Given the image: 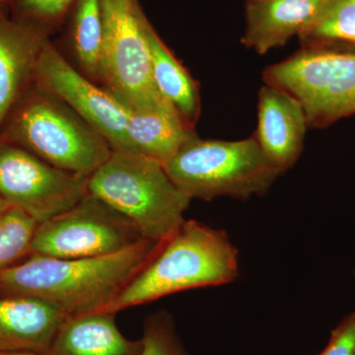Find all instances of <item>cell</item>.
<instances>
[{"label": "cell", "mask_w": 355, "mask_h": 355, "mask_svg": "<svg viewBox=\"0 0 355 355\" xmlns=\"http://www.w3.org/2000/svg\"><path fill=\"white\" fill-rule=\"evenodd\" d=\"M162 243L142 240L120 253L98 258L30 254L0 270V297L38 299L67 316L96 312L125 289Z\"/></svg>", "instance_id": "cell-1"}, {"label": "cell", "mask_w": 355, "mask_h": 355, "mask_svg": "<svg viewBox=\"0 0 355 355\" xmlns=\"http://www.w3.org/2000/svg\"><path fill=\"white\" fill-rule=\"evenodd\" d=\"M238 252L225 231L186 220L112 302L96 312L116 313L178 292L237 279Z\"/></svg>", "instance_id": "cell-2"}, {"label": "cell", "mask_w": 355, "mask_h": 355, "mask_svg": "<svg viewBox=\"0 0 355 355\" xmlns=\"http://www.w3.org/2000/svg\"><path fill=\"white\" fill-rule=\"evenodd\" d=\"M87 191L153 242L165 241L179 228L191 202L173 183L162 163L125 151H112L87 178Z\"/></svg>", "instance_id": "cell-3"}, {"label": "cell", "mask_w": 355, "mask_h": 355, "mask_svg": "<svg viewBox=\"0 0 355 355\" xmlns=\"http://www.w3.org/2000/svg\"><path fill=\"white\" fill-rule=\"evenodd\" d=\"M187 197L246 200L268 191L282 173L268 160L254 135L238 141L188 140L164 165Z\"/></svg>", "instance_id": "cell-4"}, {"label": "cell", "mask_w": 355, "mask_h": 355, "mask_svg": "<svg viewBox=\"0 0 355 355\" xmlns=\"http://www.w3.org/2000/svg\"><path fill=\"white\" fill-rule=\"evenodd\" d=\"M102 12L101 81L106 90L125 109L173 107L154 84L146 36L149 20L139 0H102Z\"/></svg>", "instance_id": "cell-5"}, {"label": "cell", "mask_w": 355, "mask_h": 355, "mask_svg": "<svg viewBox=\"0 0 355 355\" xmlns=\"http://www.w3.org/2000/svg\"><path fill=\"white\" fill-rule=\"evenodd\" d=\"M11 137L49 164L85 178L113 151L97 130L43 89L18 114Z\"/></svg>", "instance_id": "cell-6"}, {"label": "cell", "mask_w": 355, "mask_h": 355, "mask_svg": "<svg viewBox=\"0 0 355 355\" xmlns=\"http://www.w3.org/2000/svg\"><path fill=\"white\" fill-rule=\"evenodd\" d=\"M304 109L308 127L324 128L355 114V51L302 48L263 72Z\"/></svg>", "instance_id": "cell-7"}, {"label": "cell", "mask_w": 355, "mask_h": 355, "mask_svg": "<svg viewBox=\"0 0 355 355\" xmlns=\"http://www.w3.org/2000/svg\"><path fill=\"white\" fill-rule=\"evenodd\" d=\"M146 240L125 216L86 193L71 209L39 224L29 254L57 259L110 256Z\"/></svg>", "instance_id": "cell-8"}, {"label": "cell", "mask_w": 355, "mask_h": 355, "mask_svg": "<svg viewBox=\"0 0 355 355\" xmlns=\"http://www.w3.org/2000/svg\"><path fill=\"white\" fill-rule=\"evenodd\" d=\"M87 193V178L58 169L23 147L0 144V196L39 223L71 209Z\"/></svg>", "instance_id": "cell-9"}, {"label": "cell", "mask_w": 355, "mask_h": 355, "mask_svg": "<svg viewBox=\"0 0 355 355\" xmlns=\"http://www.w3.org/2000/svg\"><path fill=\"white\" fill-rule=\"evenodd\" d=\"M40 88L55 96L107 140L113 151L127 153L128 111L106 89L67 62L50 41L35 71Z\"/></svg>", "instance_id": "cell-10"}, {"label": "cell", "mask_w": 355, "mask_h": 355, "mask_svg": "<svg viewBox=\"0 0 355 355\" xmlns=\"http://www.w3.org/2000/svg\"><path fill=\"white\" fill-rule=\"evenodd\" d=\"M307 128L304 109L297 99L268 84L261 88L254 135L266 157L282 174L300 157Z\"/></svg>", "instance_id": "cell-11"}, {"label": "cell", "mask_w": 355, "mask_h": 355, "mask_svg": "<svg viewBox=\"0 0 355 355\" xmlns=\"http://www.w3.org/2000/svg\"><path fill=\"white\" fill-rule=\"evenodd\" d=\"M50 33L35 23L9 19L0 6V123L36 71Z\"/></svg>", "instance_id": "cell-12"}, {"label": "cell", "mask_w": 355, "mask_h": 355, "mask_svg": "<svg viewBox=\"0 0 355 355\" xmlns=\"http://www.w3.org/2000/svg\"><path fill=\"white\" fill-rule=\"evenodd\" d=\"M323 0H247L242 44L263 55L286 46L312 22Z\"/></svg>", "instance_id": "cell-13"}, {"label": "cell", "mask_w": 355, "mask_h": 355, "mask_svg": "<svg viewBox=\"0 0 355 355\" xmlns=\"http://www.w3.org/2000/svg\"><path fill=\"white\" fill-rule=\"evenodd\" d=\"M67 315L28 297H0V352L44 355Z\"/></svg>", "instance_id": "cell-14"}, {"label": "cell", "mask_w": 355, "mask_h": 355, "mask_svg": "<svg viewBox=\"0 0 355 355\" xmlns=\"http://www.w3.org/2000/svg\"><path fill=\"white\" fill-rule=\"evenodd\" d=\"M114 317L106 312L67 316L44 355H140L141 338H125Z\"/></svg>", "instance_id": "cell-15"}, {"label": "cell", "mask_w": 355, "mask_h": 355, "mask_svg": "<svg viewBox=\"0 0 355 355\" xmlns=\"http://www.w3.org/2000/svg\"><path fill=\"white\" fill-rule=\"evenodd\" d=\"M127 111V153L142 154L164 165L197 135L173 107Z\"/></svg>", "instance_id": "cell-16"}, {"label": "cell", "mask_w": 355, "mask_h": 355, "mask_svg": "<svg viewBox=\"0 0 355 355\" xmlns=\"http://www.w3.org/2000/svg\"><path fill=\"white\" fill-rule=\"evenodd\" d=\"M151 72L158 92L174 107L184 123L193 128L200 113V91L181 62L175 58L149 22L146 29Z\"/></svg>", "instance_id": "cell-17"}, {"label": "cell", "mask_w": 355, "mask_h": 355, "mask_svg": "<svg viewBox=\"0 0 355 355\" xmlns=\"http://www.w3.org/2000/svg\"><path fill=\"white\" fill-rule=\"evenodd\" d=\"M67 20L70 44L84 76L101 80L102 0H74Z\"/></svg>", "instance_id": "cell-18"}, {"label": "cell", "mask_w": 355, "mask_h": 355, "mask_svg": "<svg viewBox=\"0 0 355 355\" xmlns=\"http://www.w3.org/2000/svg\"><path fill=\"white\" fill-rule=\"evenodd\" d=\"M298 37L302 48L355 44V0H323L314 19Z\"/></svg>", "instance_id": "cell-19"}, {"label": "cell", "mask_w": 355, "mask_h": 355, "mask_svg": "<svg viewBox=\"0 0 355 355\" xmlns=\"http://www.w3.org/2000/svg\"><path fill=\"white\" fill-rule=\"evenodd\" d=\"M39 224L18 207L0 214V270L27 258Z\"/></svg>", "instance_id": "cell-20"}, {"label": "cell", "mask_w": 355, "mask_h": 355, "mask_svg": "<svg viewBox=\"0 0 355 355\" xmlns=\"http://www.w3.org/2000/svg\"><path fill=\"white\" fill-rule=\"evenodd\" d=\"M141 340L140 355H188L175 330L173 318L164 311L147 317Z\"/></svg>", "instance_id": "cell-21"}, {"label": "cell", "mask_w": 355, "mask_h": 355, "mask_svg": "<svg viewBox=\"0 0 355 355\" xmlns=\"http://www.w3.org/2000/svg\"><path fill=\"white\" fill-rule=\"evenodd\" d=\"M8 2L14 19L35 23L53 31L62 25L74 0H0Z\"/></svg>", "instance_id": "cell-22"}, {"label": "cell", "mask_w": 355, "mask_h": 355, "mask_svg": "<svg viewBox=\"0 0 355 355\" xmlns=\"http://www.w3.org/2000/svg\"><path fill=\"white\" fill-rule=\"evenodd\" d=\"M318 355H355V311L331 331L328 345Z\"/></svg>", "instance_id": "cell-23"}, {"label": "cell", "mask_w": 355, "mask_h": 355, "mask_svg": "<svg viewBox=\"0 0 355 355\" xmlns=\"http://www.w3.org/2000/svg\"><path fill=\"white\" fill-rule=\"evenodd\" d=\"M12 205H10L6 198H3L0 196V214L1 212L6 211V209H10Z\"/></svg>", "instance_id": "cell-24"}, {"label": "cell", "mask_w": 355, "mask_h": 355, "mask_svg": "<svg viewBox=\"0 0 355 355\" xmlns=\"http://www.w3.org/2000/svg\"><path fill=\"white\" fill-rule=\"evenodd\" d=\"M0 355H39L34 352H0Z\"/></svg>", "instance_id": "cell-25"}, {"label": "cell", "mask_w": 355, "mask_h": 355, "mask_svg": "<svg viewBox=\"0 0 355 355\" xmlns=\"http://www.w3.org/2000/svg\"><path fill=\"white\" fill-rule=\"evenodd\" d=\"M2 6V4H1V1H0V6Z\"/></svg>", "instance_id": "cell-26"}, {"label": "cell", "mask_w": 355, "mask_h": 355, "mask_svg": "<svg viewBox=\"0 0 355 355\" xmlns=\"http://www.w3.org/2000/svg\"><path fill=\"white\" fill-rule=\"evenodd\" d=\"M354 275H355V272H354Z\"/></svg>", "instance_id": "cell-27"}]
</instances>
